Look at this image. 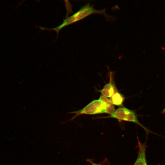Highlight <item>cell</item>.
<instances>
[{"label":"cell","instance_id":"8992f818","mask_svg":"<svg viewBox=\"0 0 165 165\" xmlns=\"http://www.w3.org/2000/svg\"><path fill=\"white\" fill-rule=\"evenodd\" d=\"M109 99L113 105L121 106L123 104L124 97L123 95L117 91Z\"/></svg>","mask_w":165,"mask_h":165},{"label":"cell","instance_id":"52a82bcc","mask_svg":"<svg viewBox=\"0 0 165 165\" xmlns=\"http://www.w3.org/2000/svg\"><path fill=\"white\" fill-rule=\"evenodd\" d=\"M87 161L88 162H89L90 163L92 164V165H102L101 164H98V163H95L94 162H93V161H92V160H87Z\"/></svg>","mask_w":165,"mask_h":165},{"label":"cell","instance_id":"277c9868","mask_svg":"<svg viewBox=\"0 0 165 165\" xmlns=\"http://www.w3.org/2000/svg\"><path fill=\"white\" fill-rule=\"evenodd\" d=\"M138 143V150L137 158L133 165H148L146 156V148L145 143H141L137 137Z\"/></svg>","mask_w":165,"mask_h":165},{"label":"cell","instance_id":"ba28073f","mask_svg":"<svg viewBox=\"0 0 165 165\" xmlns=\"http://www.w3.org/2000/svg\"><path fill=\"white\" fill-rule=\"evenodd\" d=\"M165 108H164L163 109V111H162V113H165Z\"/></svg>","mask_w":165,"mask_h":165},{"label":"cell","instance_id":"7a4b0ae2","mask_svg":"<svg viewBox=\"0 0 165 165\" xmlns=\"http://www.w3.org/2000/svg\"><path fill=\"white\" fill-rule=\"evenodd\" d=\"M93 6L94 5L91 6L89 3H88L73 15L64 19L62 23L58 27L50 29L45 28L47 30L55 31L58 35L60 31L63 28L79 21L92 14H102L108 20L112 18L114 19L113 17H112L106 13V9L98 10L94 9Z\"/></svg>","mask_w":165,"mask_h":165},{"label":"cell","instance_id":"5b68a950","mask_svg":"<svg viewBox=\"0 0 165 165\" xmlns=\"http://www.w3.org/2000/svg\"><path fill=\"white\" fill-rule=\"evenodd\" d=\"M112 76L111 73L109 82L106 84L102 89L99 91L101 93V95L107 98H110L118 91L116 86L112 82Z\"/></svg>","mask_w":165,"mask_h":165},{"label":"cell","instance_id":"3957f363","mask_svg":"<svg viewBox=\"0 0 165 165\" xmlns=\"http://www.w3.org/2000/svg\"><path fill=\"white\" fill-rule=\"evenodd\" d=\"M112 118L119 120L124 121L135 123L143 128L147 134L154 133L144 126L138 121L136 113L133 111L124 107L119 108L116 109L112 114L98 118Z\"/></svg>","mask_w":165,"mask_h":165},{"label":"cell","instance_id":"6da1fadb","mask_svg":"<svg viewBox=\"0 0 165 165\" xmlns=\"http://www.w3.org/2000/svg\"><path fill=\"white\" fill-rule=\"evenodd\" d=\"M114 105L109 99L101 95L98 99L94 100L82 108L77 111L69 112L68 114H75L69 120H72L81 115H93L102 113L110 115L115 111Z\"/></svg>","mask_w":165,"mask_h":165}]
</instances>
